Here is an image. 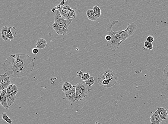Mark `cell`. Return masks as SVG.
Masks as SVG:
<instances>
[{
    "label": "cell",
    "mask_w": 168,
    "mask_h": 124,
    "mask_svg": "<svg viewBox=\"0 0 168 124\" xmlns=\"http://www.w3.org/2000/svg\"><path fill=\"white\" fill-rule=\"evenodd\" d=\"M71 8L68 5H62L58 9L63 18L66 20L72 19L70 16V13Z\"/></svg>",
    "instance_id": "8"
},
{
    "label": "cell",
    "mask_w": 168,
    "mask_h": 124,
    "mask_svg": "<svg viewBox=\"0 0 168 124\" xmlns=\"http://www.w3.org/2000/svg\"><path fill=\"white\" fill-rule=\"evenodd\" d=\"M93 10L94 11L95 14L98 17V18L100 17L101 14V11L100 8L98 6H94L93 7Z\"/></svg>",
    "instance_id": "23"
},
{
    "label": "cell",
    "mask_w": 168,
    "mask_h": 124,
    "mask_svg": "<svg viewBox=\"0 0 168 124\" xmlns=\"http://www.w3.org/2000/svg\"><path fill=\"white\" fill-rule=\"evenodd\" d=\"M12 28L14 29L15 30H16V28L13 26H10V27H9L8 30L7 38H8V39L11 40H13L14 39L15 37V36L13 35L12 33V32H11V30Z\"/></svg>",
    "instance_id": "21"
},
{
    "label": "cell",
    "mask_w": 168,
    "mask_h": 124,
    "mask_svg": "<svg viewBox=\"0 0 168 124\" xmlns=\"http://www.w3.org/2000/svg\"><path fill=\"white\" fill-rule=\"evenodd\" d=\"M8 28L7 26H5L2 28L1 30V37L2 39L5 41H7L8 39L7 38V32Z\"/></svg>",
    "instance_id": "19"
},
{
    "label": "cell",
    "mask_w": 168,
    "mask_h": 124,
    "mask_svg": "<svg viewBox=\"0 0 168 124\" xmlns=\"http://www.w3.org/2000/svg\"><path fill=\"white\" fill-rule=\"evenodd\" d=\"M105 39L108 42L110 41L112 39V37H111V36L109 35H106V37H105Z\"/></svg>",
    "instance_id": "29"
},
{
    "label": "cell",
    "mask_w": 168,
    "mask_h": 124,
    "mask_svg": "<svg viewBox=\"0 0 168 124\" xmlns=\"http://www.w3.org/2000/svg\"><path fill=\"white\" fill-rule=\"evenodd\" d=\"M163 77V86L168 89V64L164 70Z\"/></svg>",
    "instance_id": "16"
},
{
    "label": "cell",
    "mask_w": 168,
    "mask_h": 124,
    "mask_svg": "<svg viewBox=\"0 0 168 124\" xmlns=\"http://www.w3.org/2000/svg\"><path fill=\"white\" fill-rule=\"evenodd\" d=\"M117 76L118 74L110 69H106L99 72L97 76V80L99 83L103 80L110 79Z\"/></svg>",
    "instance_id": "5"
},
{
    "label": "cell",
    "mask_w": 168,
    "mask_h": 124,
    "mask_svg": "<svg viewBox=\"0 0 168 124\" xmlns=\"http://www.w3.org/2000/svg\"><path fill=\"white\" fill-rule=\"evenodd\" d=\"M162 121V120L157 111L150 116V122L152 124H160Z\"/></svg>",
    "instance_id": "12"
},
{
    "label": "cell",
    "mask_w": 168,
    "mask_h": 124,
    "mask_svg": "<svg viewBox=\"0 0 168 124\" xmlns=\"http://www.w3.org/2000/svg\"><path fill=\"white\" fill-rule=\"evenodd\" d=\"M146 41L152 43L154 41V37L152 36H149L147 37Z\"/></svg>",
    "instance_id": "27"
},
{
    "label": "cell",
    "mask_w": 168,
    "mask_h": 124,
    "mask_svg": "<svg viewBox=\"0 0 168 124\" xmlns=\"http://www.w3.org/2000/svg\"><path fill=\"white\" fill-rule=\"evenodd\" d=\"M0 83L1 91H2L6 89L7 87L11 84L10 77L5 73L2 74L0 76Z\"/></svg>",
    "instance_id": "6"
},
{
    "label": "cell",
    "mask_w": 168,
    "mask_h": 124,
    "mask_svg": "<svg viewBox=\"0 0 168 124\" xmlns=\"http://www.w3.org/2000/svg\"><path fill=\"white\" fill-rule=\"evenodd\" d=\"M2 119L4 120L5 121H6L7 123L9 124L12 123V119H11L8 116L6 112H4V113H2Z\"/></svg>",
    "instance_id": "22"
},
{
    "label": "cell",
    "mask_w": 168,
    "mask_h": 124,
    "mask_svg": "<svg viewBox=\"0 0 168 124\" xmlns=\"http://www.w3.org/2000/svg\"><path fill=\"white\" fill-rule=\"evenodd\" d=\"M118 76H116L110 79L103 80L98 83L99 84L103 87L107 88L113 87L116 84L117 81Z\"/></svg>",
    "instance_id": "7"
},
{
    "label": "cell",
    "mask_w": 168,
    "mask_h": 124,
    "mask_svg": "<svg viewBox=\"0 0 168 124\" xmlns=\"http://www.w3.org/2000/svg\"><path fill=\"white\" fill-rule=\"evenodd\" d=\"M7 90L2 91L0 96V102L2 106L7 110L9 108V107L7 104L6 98Z\"/></svg>",
    "instance_id": "11"
},
{
    "label": "cell",
    "mask_w": 168,
    "mask_h": 124,
    "mask_svg": "<svg viewBox=\"0 0 168 124\" xmlns=\"http://www.w3.org/2000/svg\"><path fill=\"white\" fill-rule=\"evenodd\" d=\"M35 63L28 55L17 53L11 55L5 60L4 71L10 77L21 78L27 76L33 71Z\"/></svg>",
    "instance_id": "1"
},
{
    "label": "cell",
    "mask_w": 168,
    "mask_h": 124,
    "mask_svg": "<svg viewBox=\"0 0 168 124\" xmlns=\"http://www.w3.org/2000/svg\"><path fill=\"white\" fill-rule=\"evenodd\" d=\"M39 49H38L37 48H34L32 50V52L33 54H37L39 53Z\"/></svg>",
    "instance_id": "28"
},
{
    "label": "cell",
    "mask_w": 168,
    "mask_h": 124,
    "mask_svg": "<svg viewBox=\"0 0 168 124\" xmlns=\"http://www.w3.org/2000/svg\"><path fill=\"white\" fill-rule=\"evenodd\" d=\"M47 45V43L45 39H38L36 43V48L38 49H42L45 48Z\"/></svg>",
    "instance_id": "15"
},
{
    "label": "cell",
    "mask_w": 168,
    "mask_h": 124,
    "mask_svg": "<svg viewBox=\"0 0 168 124\" xmlns=\"http://www.w3.org/2000/svg\"><path fill=\"white\" fill-rule=\"evenodd\" d=\"M73 20V19L66 20L62 16L60 11L58 10L57 11L55 17V22L54 24L58 25L64 26L65 28L68 29L71 22Z\"/></svg>",
    "instance_id": "4"
},
{
    "label": "cell",
    "mask_w": 168,
    "mask_h": 124,
    "mask_svg": "<svg viewBox=\"0 0 168 124\" xmlns=\"http://www.w3.org/2000/svg\"><path fill=\"white\" fill-rule=\"evenodd\" d=\"M7 92L13 95H16L18 92V89L16 85L11 84L6 89Z\"/></svg>",
    "instance_id": "13"
},
{
    "label": "cell",
    "mask_w": 168,
    "mask_h": 124,
    "mask_svg": "<svg viewBox=\"0 0 168 124\" xmlns=\"http://www.w3.org/2000/svg\"><path fill=\"white\" fill-rule=\"evenodd\" d=\"M76 95V101L83 100L87 96L88 90L86 85L83 83H79L75 85Z\"/></svg>",
    "instance_id": "3"
},
{
    "label": "cell",
    "mask_w": 168,
    "mask_h": 124,
    "mask_svg": "<svg viewBox=\"0 0 168 124\" xmlns=\"http://www.w3.org/2000/svg\"><path fill=\"white\" fill-rule=\"evenodd\" d=\"M162 120L166 119L168 117L167 110L164 108H159L156 110Z\"/></svg>",
    "instance_id": "14"
},
{
    "label": "cell",
    "mask_w": 168,
    "mask_h": 124,
    "mask_svg": "<svg viewBox=\"0 0 168 124\" xmlns=\"http://www.w3.org/2000/svg\"><path fill=\"white\" fill-rule=\"evenodd\" d=\"M87 18L91 21H96L98 18V17L95 14L93 9H88L87 11Z\"/></svg>",
    "instance_id": "18"
},
{
    "label": "cell",
    "mask_w": 168,
    "mask_h": 124,
    "mask_svg": "<svg viewBox=\"0 0 168 124\" xmlns=\"http://www.w3.org/2000/svg\"><path fill=\"white\" fill-rule=\"evenodd\" d=\"M52 26L55 32L59 35H65L68 31V29L65 28L64 26L53 24Z\"/></svg>",
    "instance_id": "10"
},
{
    "label": "cell",
    "mask_w": 168,
    "mask_h": 124,
    "mask_svg": "<svg viewBox=\"0 0 168 124\" xmlns=\"http://www.w3.org/2000/svg\"><path fill=\"white\" fill-rule=\"evenodd\" d=\"M75 88V86L74 85L73 88L71 90L65 93L66 98L70 102H74L76 101V95Z\"/></svg>",
    "instance_id": "9"
},
{
    "label": "cell",
    "mask_w": 168,
    "mask_h": 124,
    "mask_svg": "<svg viewBox=\"0 0 168 124\" xmlns=\"http://www.w3.org/2000/svg\"><path fill=\"white\" fill-rule=\"evenodd\" d=\"M144 46L146 48L150 50H152L154 48L152 43L149 42L147 41L144 42Z\"/></svg>",
    "instance_id": "25"
},
{
    "label": "cell",
    "mask_w": 168,
    "mask_h": 124,
    "mask_svg": "<svg viewBox=\"0 0 168 124\" xmlns=\"http://www.w3.org/2000/svg\"><path fill=\"white\" fill-rule=\"evenodd\" d=\"M74 85L68 82H65L62 85V90L64 92H66L70 91L73 88Z\"/></svg>",
    "instance_id": "20"
},
{
    "label": "cell",
    "mask_w": 168,
    "mask_h": 124,
    "mask_svg": "<svg viewBox=\"0 0 168 124\" xmlns=\"http://www.w3.org/2000/svg\"><path fill=\"white\" fill-rule=\"evenodd\" d=\"M6 98L7 104L10 107L13 103L16 101V95H13L7 92Z\"/></svg>",
    "instance_id": "17"
},
{
    "label": "cell",
    "mask_w": 168,
    "mask_h": 124,
    "mask_svg": "<svg viewBox=\"0 0 168 124\" xmlns=\"http://www.w3.org/2000/svg\"><path fill=\"white\" fill-rule=\"evenodd\" d=\"M90 77V75L89 73H84L82 75L81 77L83 81H85Z\"/></svg>",
    "instance_id": "26"
},
{
    "label": "cell",
    "mask_w": 168,
    "mask_h": 124,
    "mask_svg": "<svg viewBox=\"0 0 168 124\" xmlns=\"http://www.w3.org/2000/svg\"><path fill=\"white\" fill-rule=\"evenodd\" d=\"M86 85L89 86H91L95 83V80L93 77H90L89 79L85 81Z\"/></svg>",
    "instance_id": "24"
},
{
    "label": "cell",
    "mask_w": 168,
    "mask_h": 124,
    "mask_svg": "<svg viewBox=\"0 0 168 124\" xmlns=\"http://www.w3.org/2000/svg\"><path fill=\"white\" fill-rule=\"evenodd\" d=\"M119 20L113 21L110 22L106 26V30L108 35L112 37L110 41L107 42V47L112 51L117 49L120 45L126 39H128L135 33L137 30V25L135 23H131L128 25L127 27L125 30H120L114 32L112 28L114 25L119 22Z\"/></svg>",
    "instance_id": "2"
}]
</instances>
